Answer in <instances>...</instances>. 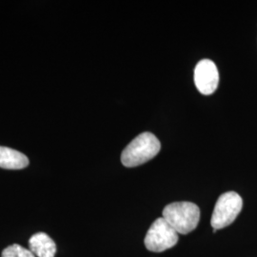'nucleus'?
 <instances>
[{"mask_svg":"<svg viewBox=\"0 0 257 257\" xmlns=\"http://www.w3.org/2000/svg\"><path fill=\"white\" fill-rule=\"evenodd\" d=\"M2 257H36V255L30 249L23 248L19 244H14L4 248Z\"/></svg>","mask_w":257,"mask_h":257,"instance_id":"obj_8","label":"nucleus"},{"mask_svg":"<svg viewBox=\"0 0 257 257\" xmlns=\"http://www.w3.org/2000/svg\"><path fill=\"white\" fill-rule=\"evenodd\" d=\"M162 217L177 233L188 234L196 229L200 221V209L194 203H171L164 208Z\"/></svg>","mask_w":257,"mask_h":257,"instance_id":"obj_2","label":"nucleus"},{"mask_svg":"<svg viewBox=\"0 0 257 257\" xmlns=\"http://www.w3.org/2000/svg\"><path fill=\"white\" fill-rule=\"evenodd\" d=\"M30 250L37 257H55V241L45 232H37L29 240Z\"/></svg>","mask_w":257,"mask_h":257,"instance_id":"obj_6","label":"nucleus"},{"mask_svg":"<svg viewBox=\"0 0 257 257\" xmlns=\"http://www.w3.org/2000/svg\"><path fill=\"white\" fill-rule=\"evenodd\" d=\"M219 83V74L215 63L211 59H202L194 69V84L198 92L210 95L216 91Z\"/></svg>","mask_w":257,"mask_h":257,"instance_id":"obj_5","label":"nucleus"},{"mask_svg":"<svg viewBox=\"0 0 257 257\" xmlns=\"http://www.w3.org/2000/svg\"><path fill=\"white\" fill-rule=\"evenodd\" d=\"M29 165L27 156L17 150L0 146V168L6 170H22Z\"/></svg>","mask_w":257,"mask_h":257,"instance_id":"obj_7","label":"nucleus"},{"mask_svg":"<svg viewBox=\"0 0 257 257\" xmlns=\"http://www.w3.org/2000/svg\"><path fill=\"white\" fill-rule=\"evenodd\" d=\"M242 207L243 200L238 193L228 192L221 194L212 211L211 227L218 230L230 226L238 216Z\"/></svg>","mask_w":257,"mask_h":257,"instance_id":"obj_3","label":"nucleus"},{"mask_svg":"<svg viewBox=\"0 0 257 257\" xmlns=\"http://www.w3.org/2000/svg\"><path fill=\"white\" fill-rule=\"evenodd\" d=\"M178 242V233L163 217L157 218L150 227L144 240L150 251L162 252L175 247Z\"/></svg>","mask_w":257,"mask_h":257,"instance_id":"obj_4","label":"nucleus"},{"mask_svg":"<svg viewBox=\"0 0 257 257\" xmlns=\"http://www.w3.org/2000/svg\"><path fill=\"white\" fill-rule=\"evenodd\" d=\"M160 149V141L154 134L142 133L124 149L121 154V162L128 168L142 165L156 157Z\"/></svg>","mask_w":257,"mask_h":257,"instance_id":"obj_1","label":"nucleus"}]
</instances>
